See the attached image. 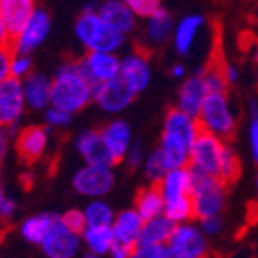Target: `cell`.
Wrapping results in <instances>:
<instances>
[{"mask_svg":"<svg viewBox=\"0 0 258 258\" xmlns=\"http://www.w3.org/2000/svg\"><path fill=\"white\" fill-rule=\"evenodd\" d=\"M201 126L197 117H191L179 108H170L164 114L163 130H161L159 150L168 164V170L188 168L189 150L199 138Z\"/></svg>","mask_w":258,"mask_h":258,"instance_id":"obj_1","label":"cell"},{"mask_svg":"<svg viewBox=\"0 0 258 258\" xmlns=\"http://www.w3.org/2000/svg\"><path fill=\"white\" fill-rule=\"evenodd\" d=\"M51 107L76 114L94 101V85L85 78L78 61L61 63L51 76Z\"/></svg>","mask_w":258,"mask_h":258,"instance_id":"obj_2","label":"cell"},{"mask_svg":"<svg viewBox=\"0 0 258 258\" xmlns=\"http://www.w3.org/2000/svg\"><path fill=\"white\" fill-rule=\"evenodd\" d=\"M74 36L87 52H116L125 45V38L110 27L99 13H80L74 22Z\"/></svg>","mask_w":258,"mask_h":258,"instance_id":"obj_3","label":"cell"},{"mask_svg":"<svg viewBox=\"0 0 258 258\" xmlns=\"http://www.w3.org/2000/svg\"><path fill=\"white\" fill-rule=\"evenodd\" d=\"M197 121L199 126H201V132L211 134V136H215L222 141L233 138V134L237 130L238 119L237 110L233 107V101L228 96V92L208 94Z\"/></svg>","mask_w":258,"mask_h":258,"instance_id":"obj_4","label":"cell"},{"mask_svg":"<svg viewBox=\"0 0 258 258\" xmlns=\"http://www.w3.org/2000/svg\"><path fill=\"white\" fill-rule=\"evenodd\" d=\"M226 199H228V186L220 179L194 173L191 203H194L195 219L204 220L210 217H222Z\"/></svg>","mask_w":258,"mask_h":258,"instance_id":"obj_5","label":"cell"},{"mask_svg":"<svg viewBox=\"0 0 258 258\" xmlns=\"http://www.w3.org/2000/svg\"><path fill=\"white\" fill-rule=\"evenodd\" d=\"M224 141L215 136L206 132H201L199 138L191 145L189 150L188 168L194 173L206 177H217L219 179V164L222 155Z\"/></svg>","mask_w":258,"mask_h":258,"instance_id":"obj_6","label":"cell"},{"mask_svg":"<svg viewBox=\"0 0 258 258\" xmlns=\"http://www.w3.org/2000/svg\"><path fill=\"white\" fill-rule=\"evenodd\" d=\"M114 184H116L114 168L83 164L82 168H78L73 175V188L80 195H85V197L94 199V201L110 194Z\"/></svg>","mask_w":258,"mask_h":258,"instance_id":"obj_7","label":"cell"},{"mask_svg":"<svg viewBox=\"0 0 258 258\" xmlns=\"http://www.w3.org/2000/svg\"><path fill=\"white\" fill-rule=\"evenodd\" d=\"M51 13L42 6H36L35 13L27 22V26L24 27L20 35L11 42V51L13 54H26L31 56V52L42 45L47 40L49 33H51Z\"/></svg>","mask_w":258,"mask_h":258,"instance_id":"obj_8","label":"cell"},{"mask_svg":"<svg viewBox=\"0 0 258 258\" xmlns=\"http://www.w3.org/2000/svg\"><path fill=\"white\" fill-rule=\"evenodd\" d=\"M166 247L170 253L181 258H208L210 251L206 235L194 222L175 226Z\"/></svg>","mask_w":258,"mask_h":258,"instance_id":"obj_9","label":"cell"},{"mask_svg":"<svg viewBox=\"0 0 258 258\" xmlns=\"http://www.w3.org/2000/svg\"><path fill=\"white\" fill-rule=\"evenodd\" d=\"M78 65L87 80L98 87L119 78L121 58L116 52H87L82 60H78Z\"/></svg>","mask_w":258,"mask_h":258,"instance_id":"obj_10","label":"cell"},{"mask_svg":"<svg viewBox=\"0 0 258 258\" xmlns=\"http://www.w3.org/2000/svg\"><path fill=\"white\" fill-rule=\"evenodd\" d=\"M26 107L22 82L9 78L0 85V128L13 130L24 117Z\"/></svg>","mask_w":258,"mask_h":258,"instance_id":"obj_11","label":"cell"},{"mask_svg":"<svg viewBox=\"0 0 258 258\" xmlns=\"http://www.w3.org/2000/svg\"><path fill=\"white\" fill-rule=\"evenodd\" d=\"M119 80L128 87L134 94L138 96L147 91L152 83V63L147 52L130 51L121 58Z\"/></svg>","mask_w":258,"mask_h":258,"instance_id":"obj_12","label":"cell"},{"mask_svg":"<svg viewBox=\"0 0 258 258\" xmlns=\"http://www.w3.org/2000/svg\"><path fill=\"white\" fill-rule=\"evenodd\" d=\"M40 247L47 258H74L82 247V235L65 228L58 219Z\"/></svg>","mask_w":258,"mask_h":258,"instance_id":"obj_13","label":"cell"},{"mask_svg":"<svg viewBox=\"0 0 258 258\" xmlns=\"http://www.w3.org/2000/svg\"><path fill=\"white\" fill-rule=\"evenodd\" d=\"M74 147H76L78 155L83 159V163L89 164V166L114 168V164H116V161L112 159L108 148L105 147L99 130L89 128L80 132L76 141H74Z\"/></svg>","mask_w":258,"mask_h":258,"instance_id":"obj_14","label":"cell"},{"mask_svg":"<svg viewBox=\"0 0 258 258\" xmlns=\"http://www.w3.org/2000/svg\"><path fill=\"white\" fill-rule=\"evenodd\" d=\"M134 99H136V94L119 78L114 82L94 87V103L107 114H119L126 110Z\"/></svg>","mask_w":258,"mask_h":258,"instance_id":"obj_15","label":"cell"},{"mask_svg":"<svg viewBox=\"0 0 258 258\" xmlns=\"http://www.w3.org/2000/svg\"><path fill=\"white\" fill-rule=\"evenodd\" d=\"M49 134L51 130L42 125H29L18 132L17 152L26 163H36L45 155L49 148Z\"/></svg>","mask_w":258,"mask_h":258,"instance_id":"obj_16","label":"cell"},{"mask_svg":"<svg viewBox=\"0 0 258 258\" xmlns=\"http://www.w3.org/2000/svg\"><path fill=\"white\" fill-rule=\"evenodd\" d=\"M204 26H206V18L197 13L184 15V17H181L175 22L172 43H173V49L177 51V54L181 56L191 54L195 43H197L199 33L203 31Z\"/></svg>","mask_w":258,"mask_h":258,"instance_id":"obj_17","label":"cell"},{"mask_svg":"<svg viewBox=\"0 0 258 258\" xmlns=\"http://www.w3.org/2000/svg\"><path fill=\"white\" fill-rule=\"evenodd\" d=\"M99 132H101V138H103L105 147L110 152L112 159L116 161V163L125 161L126 152H128V148L132 147L134 143L132 126H130L128 121L112 119Z\"/></svg>","mask_w":258,"mask_h":258,"instance_id":"obj_18","label":"cell"},{"mask_svg":"<svg viewBox=\"0 0 258 258\" xmlns=\"http://www.w3.org/2000/svg\"><path fill=\"white\" fill-rule=\"evenodd\" d=\"M206 98L208 91L203 82V76H201V73L194 74V76L186 78L184 82L181 83V87H179L175 108H179L181 112H184V114H188L191 117H199Z\"/></svg>","mask_w":258,"mask_h":258,"instance_id":"obj_19","label":"cell"},{"mask_svg":"<svg viewBox=\"0 0 258 258\" xmlns=\"http://www.w3.org/2000/svg\"><path fill=\"white\" fill-rule=\"evenodd\" d=\"M35 9L36 4L33 0H0V15L11 38L15 40L24 31Z\"/></svg>","mask_w":258,"mask_h":258,"instance_id":"obj_20","label":"cell"},{"mask_svg":"<svg viewBox=\"0 0 258 258\" xmlns=\"http://www.w3.org/2000/svg\"><path fill=\"white\" fill-rule=\"evenodd\" d=\"M98 13L108 26L114 27L123 36L132 33L136 29V24H138V18L128 8V2H125V0H107L103 4H99Z\"/></svg>","mask_w":258,"mask_h":258,"instance_id":"obj_21","label":"cell"},{"mask_svg":"<svg viewBox=\"0 0 258 258\" xmlns=\"http://www.w3.org/2000/svg\"><path fill=\"white\" fill-rule=\"evenodd\" d=\"M24 98L26 105L31 110H47L51 107V87L52 82L47 74L43 73H33L27 76L24 82Z\"/></svg>","mask_w":258,"mask_h":258,"instance_id":"obj_22","label":"cell"},{"mask_svg":"<svg viewBox=\"0 0 258 258\" xmlns=\"http://www.w3.org/2000/svg\"><path fill=\"white\" fill-rule=\"evenodd\" d=\"M143 224H145V220L139 217V213L134 208L121 210L119 213H116V219L112 224V231H114L116 242L136 247L139 242V237H141Z\"/></svg>","mask_w":258,"mask_h":258,"instance_id":"obj_23","label":"cell"},{"mask_svg":"<svg viewBox=\"0 0 258 258\" xmlns=\"http://www.w3.org/2000/svg\"><path fill=\"white\" fill-rule=\"evenodd\" d=\"M191 182H194V173L189 168H175V170H168L166 175L161 179L157 186H159L164 203H166V201L189 197Z\"/></svg>","mask_w":258,"mask_h":258,"instance_id":"obj_24","label":"cell"},{"mask_svg":"<svg viewBox=\"0 0 258 258\" xmlns=\"http://www.w3.org/2000/svg\"><path fill=\"white\" fill-rule=\"evenodd\" d=\"M173 29H175V20L168 9L161 8L152 18L147 20L145 26V40L154 47L164 45L168 40H172Z\"/></svg>","mask_w":258,"mask_h":258,"instance_id":"obj_25","label":"cell"},{"mask_svg":"<svg viewBox=\"0 0 258 258\" xmlns=\"http://www.w3.org/2000/svg\"><path fill=\"white\" fill-rule=\"evenodd\" d=\"M134 210L138 211L145 222L159 215H164V199L159 186L150 184L139 189L136 201H134Z\"/></svg>","mask_w":258,"mask_h":258,"instance_id":"obj_26","label":"cell"},{"mask_svg":"<svg viewBox=\"0 0 258 258\" xmlns=\"http://www.w3.org/2000/svg\"><path fill=\"white\" fill-rule=\"evenodd\" d=\"M56 220H58V217L52 213H35V215L22 220L18 229H20L22 238L26 242L33 245H42V242L45 240Z\"/></svg>","mask_w":258,"mask_h":258,"instance_id":"obj_27","label":"cell"},{"mask_svg":"<svg viewBox=\"0 0 258 258\" xmlns=\"http://www.w3.org/2000/svg\"><path fill=\"white\" fill-rule=\"evenodd\" d=\"M175 224L164 215L155 217L143 224V231L138 245H168Z\"/></svg>","mask_w":258,"mask_h":258,"instance_id":"obj_28","label":"cell"},{"mask_svg":"<svg viewBox=\"0 0 258 258\" xmlns=\"http://www.w3.org/2000/svg\"><path fill=\"white\" fill-rule=\"evenodd\" d=\"M82 244L87 247V253L108 256L112 245L116 244L112 228H85L82 233Z\"/></svg>","mask_w":258,"mask_h":258,"instance_id":"obj_29","label":"cell"},{"mask_svg":"<svg viewBox=\"0 0 258 258\" xmlns=\"http://www.w3.org/2000/svg\"><path fill=\"white\" fill-rule=\"evenodd\" d=\"M83 215H85L87 228H112L114 219H116V213H114L112 206L101 201V199L91 201L87 204L85 210H83Z\"/></svg>","mask_w":258,"mask_h":258,"instance_id":"obj_30","label":"cell"},{"mask_svg":"<svg viewBox=\"0 0 258 258\" xmlns=\"http://www.w3.org/2000/svg\"><path fill=\"white\" fill-rule=\"evenodd\" d=\"M240 175V159L235 148L228 143H224L222 155H220V164H219V179L228 186L231 182L237 181V177Z\"/></svg>","mask_w":258,"mask_h":258,"instance_id":"obj_31","label":"cell"},{"mask_svg":"<svg viewBox=\"0 0 258 258\" xmlns=\"http://www.w3.org/2000/svg\"><path fill=\"white\" fill-rule=\"evenodd\" d=\"M164 217H168L175 226L191 222V219H195L191 195L189 197L175 199V201H166L164 203Z\"/></svg>","mask_w":258,"mask_h":258,"instance_id":"obj_32","label":"cell"},{"mask_svg":"<svg viewBox=\"0 0 258 258\" xmlns=\"http://www.w3.org/2000/svg\"><path fill=\"white\" fill-rule=\"evenodd\" d=\"M143 172H145V177L148 179V182L155 186L159 184L161 179L166 175L168 164L159 148H155L150 154H147V159H145V164H143Z\"/></svg>","mask_w":258,"mask_h":258,"instance_id":"obj_33","label":"cell"},{"mask_svg":"<svg viewBox=\"0 0 258 258\" xmlns=\"http://www.w3.org/2000/svg\"><path fill=\"white\" fill-rule=\"evenodd\" d=\"M247 139H249L251 159L258 164V98H249L247 101Z\"/></svg>","mask_w":258,"mask_h":258,"instance_id":"obj_34","label":"cell"},{"mask_svg":"<svg viewBox=\"0 0 258 258\" xmlns=\"http://www.w3.org/2000/svg\"><path fill=\"white\" fill-rule=\"evenodd\" d=\"M201 76H203L208 94H222L228 91V83L222 74V65H208L206 69L201 71Z\"/></svg>","mask_w":258,"mask_h":258,"instance_id":"obj_35","label":"cell"},{"mask_svg":"<svg viewBox=\"0 0 258 258\" xmlns=\"http://www.w3.org/2000/svg\"><path fill=\"white\" fill-rule=\"evenodd\" d=\"M43 121H45V126H47L49 130L65 128V126L71 125V121H73V114L60 110V108L49 107L47 110L43 112Z\"/></svg>","mask_w":258,"mask_h":258,"instance_id":"obj_36","label":"cell"},{"mask_svg":"<svg viewBox=\"0 0 258 258\" xmlns=\"http://www.w3.org/2000/svg\"><path fill=\"white\" fill-rule=\"evenodd\" d=\"M128 8L132 9V13L136 15V18L148 20V18L154 17L163 6H161V2H157V0H128Z\"/></svg>","mask_w":258,"mask_h":258,"instance_id":"obj_37","label":"cell"},{"mask_svg":"<svg viewBox=\"0 0 258 258\" xmlns=\"http://www.w3.org/2000/svg\"><path fill=\"white\" fill-rule=\"evenodd\" d=\"M58 219H60V222L63 224L65 228H69L71 231L78 233V235H82L87 228L83 210H67L65 213H61Z\"/></svg>","mask_w":258,"mask_h":258,"instance_id":"obj_38","label":"cell"},{"mask_svg":"<svg viewBox=\"0 0 258 258\" xmlns=\"http://www.w3.org/2000/svg\"><path fill=\"white\" fill-rule=\"evenodd\" d=\"M31 74H33V60H31V56L13 54V60H11V78L24 82Z\"/></svg>","mask_w":258,"mask_h":258,"instance_id":"obj_39","label":"cell"},{"mask_svg":"<svg viewBox=\"0 0 258 258\" xmlns=\"http://www.w3.org/2000/svg\"><path fill=\"white\" fill-rule=\"evenodd\" d=\"M130 258H168L166 245H136Z\"/></svg>","mask_w":258,"mask_h":258,"instance_id":"obj_40","label":"cell"},{"mask_svg":"<svg viewBox=\"0 0 258 258\" xmlns=\"http://www.w3.org/2000/svg\"><path fill=\"white\" fill-rule=\"evenodd\" d=\"M145 159H147V152H145V147H143L139 141H134L132 147L128 148L125 155V163L126 166L130 168H139L145 164Z\"/></svg>","mask_w":258,"mask_h":258,"instance_id":"obj_41","label":"cell"},{"mask_svg":"<svg viewBox=\"0 0 258 258\" xmlns=\"http://www.w3.org/2000/svg\"><path fill=\"white\" fill-rule=\"evenodd\" d=\"M199 228L201 231L208 237H217L220 235L224 229V219L222 217H210V219H204V220H199Z\"/></svg>","mask_w":258,"mask_h":258,"instance_id":"obj_42","label":"cell"},{"mask_svg":"<svg viewBox=\"0 0 258 258\" xmlns=\"http://www.w3.org/2000/svg\"><path fill=\"white\" fill-rule=\"evenodd\" d=\"M11 60H13V51L9 47L0 49V85L11 78Z\"/></svg>","mask_w":258,"mask_h":258,"instance_id":"obj_43","label":"cell"},{"mask_svg":"<svg viewBox=\"0 0 258 258\" xmlns=\"http://www.w3.org/2000/svg\"><path fill=\"white\" fill-rule=\"evenodd\" d=\"M222 74L228 85H235V83H238V80H240V71H238V67L235 63H224Z\"/></svg>","mask_w":258,"mask_h":258,"instance_id":"obj_44","label":"cell"},{"mask_svg":"<svg viewBox=\"0 0 258 258\" xmlns=\"http://www.w3.org/2000/svg\"><path fill=\"white\" fill-rule=\"evenodd\" d=\"M15 213H17V203H15L11 197L6 195V199L2 201V204H0V219L9 220Z\"/></svg>","mask_w":258,"mask_h":258,"instance_id":"obj_45","label":"cell"},{"mask_svg":"<svg viewBox=\"0 0 258 258\" xmlns=\"http://www.w3.org/2000/svg\"><path fill=\"white\" fill-rule=\"evenodd\" d=\"M132 249H134V247H130V245H125V244H119V242H116V244L112 245L110 253H108V258H130Z\"/></svg>","mask_w":258,"mask_h":258,"instance_id":"obj_46","label":"cell"},{"mask_svg":"<svg viewBox=\"0 0 258 258\" xmlns=\"http://www.w3.org/2000/svg\"><path fill=\"white\" fill-rule=\"evenodd\" d=\"M9 138H11V130L0 128V163L4 161L6 154L9 148Z\"/></svg>","mask_w":258,"mask_h":258,"instance_id":"obj_47","label":"cell"},{"mask_svg":"<svg viewBox=\"0 0 258 258\" xmlns=\"http://www.w3.org/2000/svg\"><path fill=\"white\" fill-rule=\"evenodd\" d=\"M11 42H13V38H11V35L8 33V27H6L4 20H2V15H0V49L9 47Z\"/></svg>","mask_w":258,"mask_h":258,"instance_id":"obj_48","label":"cell"},{"mask_svg":"<svg viewBox=\"0 0 258 258\" xmlns=\"http://www.w3.org/2000/svg\"><path fill=\"white\" fill-rule=\"evenodd\" d=\"M170 74H172V78H175V80H182V78H186V67L182 63H175L170 69Z\"/></svg>","mask_w":258,"mask_h":258,"instance_id":"obj_49","label":"cell"},{"mask_svg":"<svg viewBox=\"0 0 258 258\" xmlns=\"http://www.w3.org/2000/svg\"><path fill=\"white\" fill-rule=\"evenodd\" d=\"M6 199V194H4V181H2V173H0V204L2 201Z\"/></svg>","mask_w":258,"mask_h":258,"instance_id":"obj_50","label":"cell"},{"mask_svg":"<svg viewBox=\"0 0 258 258\" xmlns=\"http://www.w3.org/2000/svg\"><path fill=\"white\" fill-rule=\"evenodd\" d=\"M253 61H254V63H258V43L254 45V49H253Z\"/></svg>","mask_w":258,"mask_h":258,"instance_id":"obj_51","label":"cell"},{"mask_svg":"<svg viewBox=\"0 0 258 258\" xmlns=\"http://www.w3.org/2000/svg\"><path fill=\"white\" fill-rule=\"evenodd\" d=\"M83 258H105V256H98V254H92V253H85Z\"/></svg>","mask_w":258,"mask_h":258,"instance_id":"obj_52","label":"cell"},{"mask_svg":"<svg viewBox=\"0 0 258 258\" xmlns=\"http://www.w3.org/2000/svg\"><path fill=\"white\" fill-rule=\"evenodd\" d=\"M254 186H256V189H258V175L254 177Z\"/></svg>","mask_w":258,"mask_h":258,"instance_id":"obj_53","label":"cell"},{"mask_svg":"<svg viewBox=\"0 0 258 258\" xmlns=\"http://www.w3.org/2000/svg\"><path fill=\"white\" fill-rule=\"evenodd\" d=\"M256 82H258V78H256Z\"/></svg>","mask_w":258,"mask_h":258,"instance_id":"obj_54","label":"cell"}]
</instances>
